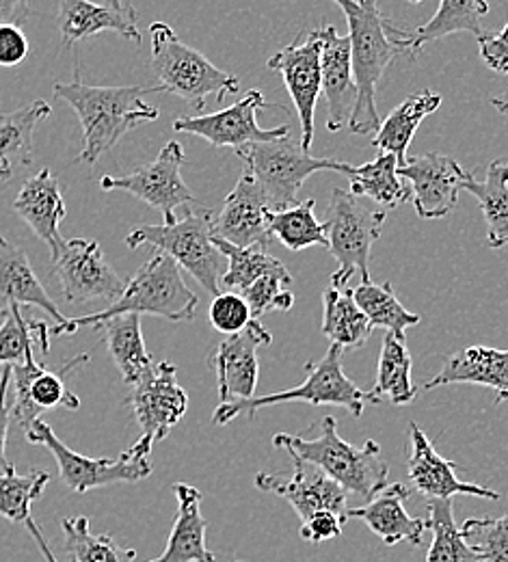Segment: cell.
I'll return each mask as SVG.
<instances>
[{
  "mask_svg": "<svg viewBox=\"0 0 508 562\" xmlns=\"http://www.w3.org/2000/svg\"><path fill=\"white\" fill-rule=\"evenodd\" d=\"M160 93V87H93L80 80L78 66L72 82L55 85V95L68 102L82 128V151L78 162L95 165L100 156L111 151L137 124L154 122L160 111L147 104V93Z\"/></svg>",
  "mask_w": 508,
  "mask_h": 562,
  "instance_id": "cell-1",
  "label": "cell"
},
{
  "mask_svg": "<svg viewBox=\"0 0 508 562\" xmlns=\"http://www.w3.org/2000/svg\"><path fill=\"white\" fill-rule=\"evenodd\" d=\"M197 305L200 299L187 285L178 262L167 254L154 251L139 273L126 281V288L115 303L106 305L102 312L55 325L50 336H72L80 327H95L120 314H149L171 323H189L195 318Z\"/></svg>",
  "mask_w": 508,
  "mask_h": 562,
  "instance_id": "cell-2",
  "label": "cell"
},
{
  "mask_svg": "<svg viewBox=\"0 0 508 562\" xmlns=\"http://www.w3.org/2000/svg\"><path fill=\"white\" fill-rule=\"evenodd\" d=\"M336 424L334 416H325L316 439L278 432L273 437V446L316 465L345 492L372 499L387 487L390 476V465L381 457V446L368 439L362 448H355L338 435Z\"/></svg>",
  "mask_w": 508,
  "mask_h": 562,
  "instance_id": "cell-3",
  "label": "cell"
},
{
  "mask_svg": "<svg viewBox=\"0 0 508 562\" xmlns=\"http://www.w3.org/2000/svg\"><path fill=\"white\" fill-rule=\"evenodd\" d=\"M353 80L358 87V102L349 120L355 135L379 133L381 117L376 109V87L396 55L405 50L390 37L387 22L379 9V0H358V7L347 13Z\"/></svg>",
  "mask_w": 508,
  "mask_h": 562,
  "instance_id": "cell-4",
  "label": "cell"
},
{
  "mask_svg": "<svg viewBox=\"0 0 508 562\" xmlns=\"http://www.w3.org/2000/svg\"><path fill=\"white\" fill-rule=\"evenodd\" d=\"M149 40L151 70L158 78L160 93L178 95L195 111H204L211 95L221 102L225 95L238 93V76L221 70L200 50L184 44L167 22H154Z\"/></svg>",
  "mask_w": 508,
  "mask_h": 562,
  "instance_id": "cell-5",
  "label": "cell"
},
{
  "mask_svg": "<svg viewBox=\"0 0 508 562\" xmlns=\"http://www.w3.org/2000/svg\"><path fill=\"white\" fill-rule=\"evenodd\" d=\"M213 209L189 206L184 216L173 223L162 225H139L126 236L128 249H139L144 245L167 254L178 262L180 269L189 271L204 290L213 296L221 294L223 278V256L213 243Z\"/></svg>",
  "mask_w": 508,
  "mask_h": 562,
  "instance_id": "cell-6",
  "label": "cell"
},
{
  "mask_svg": "<svg viewBox=\"0 0 508 562\" xmlns=\"http://www.w3.org/2000/svg\"><path fill=\"white\" fill-rule=\"evenodd\" d=\"M342 355H345L342 347L331 345L329 351L325 352L318 361L307 363V379L298 387L267 394V396H253L249 401L234 403V405H218L213 422L217 426H225L236 420L238 416H247L253 420L260 409L292 403V401H303L314 407H320V405L342 407L353 418H362L365 407L379 405V401L372 396L370 390L365 392L345 374Z\"/></svg>",
  "mask_w": 508,
  "mask_h": 562,
  "instance_id": "cell-7",
  "label": "cell"
},
{
  "mask_svg": "<svg viewBox=\"0 0 508 562\" xmlns=\"http://www.w3.org/2000/svg\"><path fill=\"white\" fill-rule=\"evenodd\" d=\"M24 437L29 443L44 446L53 454L64 485L74 493H89L117 483H139L151 474L149 457L154 443L146 437H139L117 459H91L76 452L42 418L24 430Z\"/></svg>",
  "mask_w": 508,
  "mask_h": 562,
  "instance_id": "cell-8",
  "label": "cell"
},
{
  "mask_svg": "<svg viewBox=\"0 0 508 562\" xmlns=\"http://www.w3.org/2000/svg\"><path fill=\"white\" fill-rule=\"evenodd\" d=\"M245 171L253 176L269 198L273 211H286L296 204L303 182L318 171H338L349 176L353 165L334 158H314L291 139L249 143L236 149Z\"/></svg>",
  "mask_w": 508,
  "mask_h": 562,
  "instance_id": "cell-9",
  "label": "cell"
},
{
  "mask_svg": "<svg viewBox=\"0 0 508 562\" xmlns=\"http://www.w3.org/2000/svg\"><path fill=\"white\" fill-rule=\"evenodd\" d=\"M385 218V211L363 206L353 193L345 189L331 191L325 225L329 251L338 262V269L331 273L334 288H345L355 273L362 276V281H372L370 251L372 245L381 238Z\"/></svg>",
  "mask_w": 508,
  "mask_h": 562,
  "instance_id": "cell-10",
  "label": "cell"
},
{
  "mask_svg": "<svg viewBox=\"0 0 508 562\" xmlns=\"http://www.w3.org/2000/svg\"><path fill=\"white\" fill-rule=\"evenodd\" d=\"M187 156L178 140H169L154 162L135 169L128 176H104L100 180L102 191H124L147 206L162 212L165 223H173L178 209L195 204V195L182 180V165Z\"/></svg>",
  "mask_w": 508,
  "mask_h": 562,
  "instance_id": "cell-11",
  "label": "cell"
},
{
  "mask_svg": "<svg viewBox=\"0 0 508 562\" xmlns=\"http://www.w3.org/2000/svg\"><path fill=\"white\" fill-rule=\"evenodd\" d=\"M323 29H309L296 35L291 46L275 53L267 66L269 70L282 74L286 89L291 93L292 104L298 113L303 151L312 149L314 143V120L316 104L323 93Z\"/></svg>",
  "mask_w": 508,
  "mask_h": 562,
  "instance_id": "cell-12",
  "label": "cell"
},
{
  "mask_svg": "<svg viewBox=\"0 0 508 562\" xmlns=\"http://www.w3.org/2000/svg\"><path fill=\"white\" fill-rule=\"evenodd\" d=\"M262 109H275V104L267 102L258 89H251L225 111L211 113V115L178 117L173 122V131L202 137L213 147H234V149L249 143L291 139V126H280L271 131L258 126L256 115Z\"/></svg>",
  "mask_w": 508,
  "mask_h": 562,
  "instance_id": "cell-13",
  "label": "cell"
},
{
  "mask_svg": "<svg viewBox=\"0 0 508 562\" xmlns=\"http://www.w3.org/2000/svg\"><path fill=\"white\" fill-rule=\"evenodd\" d=\"M50 278H57L61 294L70 305L98 299L111 305L126 288V281L104 260L100 245L84 238L66 240L64 254L53 262Z\"/></svg>",
  "mask_w": 508,
  "mask_h": 562,
  "instance_id": "cell-14",
  "label": "cell"
},
{
  "mask_svg": "<svg viewBox=\"0 0 508 562\" xmlns=\"http://www.w3.org/2000/svg\"><path fill=\"white\" fill-rule=\"evenodd\" d=\"M126 405L142 426V437L154 446L167 439L189 409V396L178 383V368L171 361H156L133 385Z\"/></svg>",
  "mask_w": 508,
  "mask_h": 562,
  "instance_id": "cell-15",
  "label": "cell"
},
{
  "mask_svg": "<svg viewBox=\"0 0 508 562\" xmlns=\"http://www.w3.org/2000/svg\"><path fill=\"white\" fill-rule=\"evenodd\" d=\"M271 342V331L260 321H251L247 329L225 336L215 352H211L208 363L217 376L218 405H234L256 396L260 379L258 349Z\"/></svg>",
  "mask_w": 508,
  "mask_h": 562,
  "instance_id": "cell-16",
  "label": "cell"
},
{
  "mask_svg": "<svg viewBox=\"0 0 508 562\" xmlns=\"http://www.w3.org/2000/svg\"><path fill=\"white\" fill-rule=\"evenodd\" d=\"M271 212L273 206L269 198L258 187L253 176L242 169V176L238 178L234 191L225 198L221 211L213 214V236L240 249H269Z\"/></svg>",
  "mask_w": 508,
  "mask_h": 562,
  "instance_id": "cell-17",
  "label": "cell"
},
{
  "mask_svg": "<svg viewBox=\"0 0 508 562\" xmlns=\"http://www.w3.org/2000/svg\"><path fill=\"white\" fill-rule=\"evenodd\" d=\"M289 457L294 465L291 479H284V474H275V472H260L256 476V487L260 492L275 493L284 497L301 521L323 510L336 513L347 519V510H349L347 492L338 483H334L325 472H320L316 465L303 461L301 457L291 452Z\"/></svg>",
  "mask_w": 508,
  "mask_h": 562,
  "instance_id": "cell-18",
  "label": "cell"
},
{
  "mask_svg": "<svg viewBox=\"0 0 508 562\" xmlns=\"http://www.w3.org/2000/svg\"><path fill=\"white\" fill-rule=\"evenodd\" d=\"M465 173L454 158L437 151L409 158L398 167V176L409 182L420 218H443L454 211Z\"/></svg>",
  "mask_w": 508,
  "mask_h": 562,
  "instance_id": "cell-19",
  "label": "cell"
},
{
  "mask_svg": "<svg viewBox=\"0 0 508 562\" xmlns=\"http://www.w3.org/2000/svg\"><path fill=\"white\" fill-rule=\"evenodd\" d=\"M407 470L414 490L429 499H452L454 495H474L485 499H500V493L474 483H465L456 476L459 465L443 459L420 424L409 422L407 428Z\"/></svg>",
  "mask_w": 508,
  "mask_h": 562,
  "instance_id": "cell-20",
  "label": "cell"
},
{
  "mask_svg": "<svg viewBox=\"0 0 508 562\" xmlns=\"http://www.w3.org/2000/svg\"><path fill=\"white\" fill-rule=\"evenodd\" d=\"M59 31L66 48L98 33H117L133 44H142L139 13L131 0H61Z\"/></svg>",
  "mask_w": 508,
  "mask_h": 562,
  "instance_id": "cell-21",
  "label": "cell"
},
{
  "mask_svg": "<svg viewBox=\"0 0 508 562\" xmlns=\"http://www.w3.org/2000/svg\"><path fill=\"white\" fill-rule=\"evenodd\" d=\"M13 379V405L11 418L26 430L31 424L42 418L44 412L68 407L78 409L80 401L66 387L64 374L46 370L35 361V352L29 355L22 363L11 366Z\"/></svg>",
  "mask_w": 508,
  "mask_h": 562,
  "instance_id": "cell-22",
  "label": "cell"
},
{
  "mask_svg": "<svg viewBox=\"0 0 508 562\" xmlns=\"http://www.w3.org/2000/svg\"><path fill=\"white\" fill-rule=\"evenodd\" d=\"M13 211L33 229V234L46 243L50 249V260L55 262L66 247L59 234L61 221L68 216L66 200L59 180L50 169H42L37 176L29 178L13 200Z\"/></svg>",
  "mask_w": 508,
  "mask_h": 562,
  "instance_id": "cell-23",
  "label": "cell"
},
{
  "mask_svg": "<svg viewBox=\"0 0 508 562\" xmlns=\"http://www.w3.org/2000/svg\"><path fill=\"white\" fill-rule=\"evenodd\" d=\"M323 95L327 100V131H342L355 109L358 87L353 80L351 40L342 37L336 26L323 24Z\"/></svg>",
  "mask_w": 508,
  "mask_h": 562,
  "instance_id": "cell-24",
  "label": "cell"
},
{
  "mask_svg": "<svg viewBox=\"0 0 508 562\" xmlns=\"http://www.w3.org/2000/svg\"><path fill=\"white\" fill-rule=\"evenodd\" d=\"M409 495L411 490L407 485L394 483L368 499L365 506L349 508L347 519H360L390 548L403 541L418 548L425 541L429 524L427 519H416L407 513L405 502Z\"/></svg>",
  "mask_w": 508,
  "mask_h": 562,
  "instance_id": "cell-25",
  "label": "cell"
},
{
  "mask_svg": "<svg viewBox=\"0 0 508 562\" xmlns=\"http://www.w3.org/2000/svg\"><path fill=\"white\" fill-rule=\"evenodd\" d=\"M489 13L487 0H441L436 15L418 29H400L387 22L390 37L409 55H418L425 44L439 42L454 33L483 35V18Z\"/></svg>",
  "mask_w": 508,
  "mask_h": 562,
  "instance_id": "cell-26",
  "label": "cell"
},
{
  "mask_svg": "<svg viewBox=\"0 0 508 562\" xmlns=\"http://www.w3.org/2000/svg\"><path fill=\"white\" fill-rule=\"evenodd\" d=\"M474 383L496 390V405L508 403V349L472 347L454 352L445 359L443 368L425 385V390H437L443 385Z\"/></svg>",
  "mask_w": 508,
  "mask_h": 562,
  "instance_id": "cell-27",
  "label": "cell"
},
{
  "mask_svg": "<svg viewBox=\"0 0 508 562\" xmlns=\"http://www.w3.org/2000/svg\"><path fill=\"white\" fill-rule=\"evenodd\" d=\"M173 493L178 513L167 548L158 559L147 562H217L206 546L208 521L202 515V492L187 483H176Z\"/></svg>",
  "mask_w": 508,
  "mask_h": 562,
  "instance_id": "cell-28",
  "label": "cell"
},
{
  "mask_svg": "<svg viewBox=\"0 0 508 562\" xmlns=\"http://www.w3.org/2000/svg\"><path fill=\"white\" fill-rule=\"evenodd\" d=\"M13 305L39 307L53 316L55 325L68 321L46 292L44 283L37 280L26 251L4 240L0 245V314Z\"/></svg>",
  "mask_w": 508,
  "mask_h": 562,
  "instance_id": "cell-29",
  "label": "cell"
},
{
  "mask_svg": "<svg viewBox=\"0 0 508 562\" xmlns=\"http://www.w3.org/2000/svg\"><path fill=\"white\" fill-rule=\"evenodd\" d=\"M53 113L46 100H35L0 115V182H9L15 167H29L35 151V128Z\"/></svg>",
  "mask_w": 508,
  "mask_h": 562,
  "instance_id": "cell-30",
  "label": "cell"
},
{
  "mask_svg": "<svg viewBox=\"0 0 508 562\" xmlns=\"http://www.w3.org/2000/svg\"><path fill=\"white\" fill-rule=\"evenodd\" d=\"M441 106V95L422 89L411 93L403 104H398L385 122H381V128L376 137L372 139V147L381 149L383 154H394L398 158V167L409 160L407 149L411 145V139L418 131V126Z\"/></svg>",
  "mask_w": 508,
  "mask_h": 562,
  "instance_id": "cell-31",
  "label": "cell"
},
{
  "mask_svg": "<svg viewBox=\"0 0 508 562\" xmlns=\"http://www.w3.org/2000/svg\"><path fill=\"white\" fill-rule=\"evenodd\" d=\"M93 329L104 334L109 355L113 357L124 383L131 387L144 379L147 370L156 363L147 352L139 314H120L106 323L95 325Z\"/></svg>",
  "mask_w": 508,
  "mask_h": 562,
  "instance_id": "cell-32",
  "label": "cell"
},
{
  "mask_svg": "<svg viewBox=\"0 0 508 562\" xmlns=\"http://www.w3.org/2000/svg\"><path fill=\"white\" fill-rule=\"evenodd\" d=\"M461 191L472 193L485 214L487 245L503 249L508 245V158H496L487 167V178L476 182L474 171H467Z\"/></svg>",
  "mask_w": 508,
  "mask_h": 562,
  "instance_id": "cell-33",
  "label": "cell"
},
{
  "mask_svg": "<svg viewBox=\"0 0 508 562\" xmlns=\"http://www.w3.org/2000/svg\"><path fill=\"white\" fill-rule=\"evenodd\" d=\"M323 334L345 351H358L368 342L372 325L353 299L351 288L329 285L323 292Z\"/></svg>",
  "mask_w": 508,
  "mask_h": 562,
  "instance_id": "cell-34",
  "label": "cell"
},
{
  "mask_svg": "<svg viewBox=\"0 0 508 562\" xmlns=\"http://www.w3.org/2000/svg\"><path fill=\"white\" fill-rule=\"evenodd\" d=\"M351 180V193L355 198H368L385 209H396L411 202V189L398 176V158L383 154L372 162L353 167L347 176Z\"/></svg>",
  "mask_w": 508,
  "mask_h": 562,
  "instance_id": "cell-35",
  "label": "cell"
},
{
  "mask_svg": "<svg viewBox=\"0 0 508 562\" xmlns=\"http://www.w3.org/2000/svg\"><path fill=\"white\" fill-rule=\"evenodd\" d=\"M370 392L379 403L387 398L396 407L409 405L416 398L418 387L411 381V352L407 349L405 338L385 334L379 357L376 383Z\"/></svg>",
  "mask_w": 508,
  "mask_h": 562,
  "instance_id": "cell-36",
  "label": "cell"
},
{
  "mask_svg": "<svg viewBox=\"0 0 508 562\" xmlns=\"http://www.w3.org/2000/svg\"><path fill=\"white\" fill-rule=\"evenodd\" d=\"M50 327L44 321L31 318L20 310V305L2 312L0 325V363L15 366L22 363L35 349L50 351Z\"/></svg>",
  "mask_w": 508,
  "mask_h": 562,
  "instance_id": "cell-37",
  "label": "cell"
},
{
  "mask_svg": "<svg viewBox=\"0 0 508 562\" xmlns=\"http://www.w3.org/2000/svg\"><path fill=\"white\" fill-rule=\"evenodd\" d=\"M353 299L358 307L365 314L370 321L372 329L381 327L387 329V334H394L396 338H405V331L409 327L420 325V316L405 310L403 303L396 299L394 288L390 281L385 283H372V281H362L353 290Z\"/></svg>",
  "mask_w": 508,
  "mask_h": 562,
  "instance_id": "cell-38",
  "label": "cell"
},
{
  "mask_svg": "<svg viewBox=\"0 0 508 562\" xmlns=\"http://www.w3.org/2000/svg\"><path fill=\"white\" fill-rule=\"evenodd\" d=\"M213 243L221 251V256L227 260V269L221 278V285H225L227 290H236L242 292L245 288L253 285L256 281L267 278V276H291L289 269L284 267V262H280L278 258H273L271 254H267V249L262 247H234L225 240H221L217 236H213Z\"/></svg>",
  "mask_w": 508,
  "mask_h": 562,
  "instance_id": "cell-39",
  "label": "cell"
},
{
  "mask_svg": "<svg viewBox=\"0 0 508 562\" xmlns=\"http://www.w3.org/2000/svg\"><path fill=\"white\" fill-rule=\"evenodd\" d=\"M66 552L74 562H137L133 548L120 546L111 535H93L89 517H64Z\"/></svg>",
  "mask_w": 508,
  "mask_h": 562,
  "instance_id": "cell-40",
  "label": "cell"
},
{
  "mask_svg": "<svg viewBox=\"0 0 508 562\" xmlns=\"http://www.w3.org/2000/svg\"><path fill=\"white\" fill-rule=\"evenodd\" d=\"M314 206H316V200L309 198L305 202H296L286 211L271 212L269 216L271 238H278L291 251H303L314 245L329 247L327 225L316 221Z\"/></svg>",
  "mask_w": 508,
  "mask_h": 562,
  "instance_id": "cell-41",
  "label": "cell"
},
{
  "mask_svg": "<svg viewBox=\"0 0 508 562\" xmlns=\"http://www.w3.org/2000/svg\"><path fill=\"white\" fill-rule=\"evenodd\" d=\"M427 524L433 532L427 562H483L481 554L467 543L463 530L454 524L452 499H429Z\"/></svg>",
  "mask_w": 508,
  "mask_h": 562,
  "instance_id": "cell-42",
  "label": "cell"
},
{
  "mask_svg": "<svg viewBox=\"0 0 508 562\" xmlns=\"http://www.w3.org/2000/svg\"><path fill=\"white\" fill-rule=\"evenodd\" d=\"M50 474L44 470L18 476L15 468L0 472V517L11 524H26L31 519L33 504L42 497Z\"/></svg>",
  "mask_w": 508,
  "mask_h": 562,
  "instance_id": "cell-43",
  "label": "cell"
},
{
  "mask_svg": "<svg viewBox=\"0 0 508 562\" xmlns=\"http://www.w3.org/2000/svg\"><path fill=\"white\" fill-rule=\"evenodd\" d=\"M461 530L483 562H508V510L500 519H467Z\"/></svg>",
  "mask_w": 508,
  "mask_h": 562,
  "instance_id": "cell-44",
  "label": "cell"
},
{
  "mask_svg": "<svg viewBox=\"0 0 508 562\" xmlns=\"http://www.w3.org/2000/svg\"><path fill=\"white\" fill-rule=\"evenodd\" d=\"M208 321L223 336H236L253 321L249 303L238 292H221L208 310Z\"/></svg>",
  "mask_w": 508,
  "mask_h": 562,
  "instance_id": "cell-45",
  "label": "cell"
},
{
  "mask_svg": "<svg viewBox=\"0 0 508 562\" xmlns=\"http://www.w3.org/2000/svg\"><path fill=\"white\" fill-rule=\"evenodd\" d=\"M291 276H267L262 280L256 281L253 285L245 288L242 292H238L247 303H249V310H251V316L253 321H260L267 312L273 310V303H275V296L284 290L282 285H291Z\"/></svg>",
  "mask_w": 508,
  "mask_h": 562,
  "instance_id": "cell-46",
  "label": "cell"
},
{
  "mask_svg": "<svg viewBox=\"0 0 508 562\" xmlns=\"http://www.w3.org/2000/svg\"><path fill=\"white\" fill-rule=\"evenodd\" d=\"M345 524H347V519L336 513H329V510L316 513L309 519L301 521V539L309 541L314 546H320L325 541L338 539L342 535Z\"/></svg>",
  "mask_w": 508,
  "mask_h": 562,
  "instance_id": "cell-47",
  "label": "cell"
},
{
  "mask_svg": "<svg viewBox=\"0 0 508 562\" xmlns=\"http://www.w3.org/2000/svg\"><path fill=\"white\" fill-rule=\"evenodd\" d=\"M29 57V40L22 26L0 24V68H15Z\"/></svg>",
  "mask_w": 508,
  "mask_h": 562,
  "instance_id": "cell-48",
  "label": "cell"
},
{
  "mask_svg": "<svg viewBox=\"0 0 508 562\" xmlns=\"http://www.w3.org/2000/svg\"><path fill=\"white\" fill-rule=\"evenodd\" d=\"M478 53L489 70L508 74V22L500 33L478 37Z\"/></svg>",
  "mask_w": 508,
  "mask_h": 562,
  "instance_id": "cell-49",
  "label": "cell"
},
{
  "mask_svg": "<svg viewBox=\"0 0 508 562\" xmlns=\"http://www.w3.org/2000/svg\"><path fill=\"white\" fill-rule=\"evenodd\" d=\"M9 385H11V366L0 370V472L11 470L13 465L7 459V435L11 422V405H9Z\"/></svg>",
  "mask_w": 508,
  "mask_h": 562,
  "instance_id": "cell-50",
  "label": "cell"
},
{
  "mask_svg": "<svg viewBox=\"0 0 508 562\" xmlns=\"http://www.w3.org/2000/svg\"><path fill=\"white\" fill-rule=\"evenodd\" d=\"M31 15L29 0H0V24H26Z\"/></svg>",
  "mask_w": 508,
  "mask_h": 562,
  "instance_id": "cell-51",
  "label": "cell"
},
{
  "mask_svg": "<svg viewBox=\"0 0 508 562\" xmlns=\"http://www.w3.org/2000/svg\"><path fill=\"white\" fill-rule=\"evenodd\" d=\"M26 528H29V532H31V537H33V541L39 546V552H42V557H44V561L46 562H59L55 559V554H53V550H50V546H48V541H46V537H44V532H42V528L33 521V519H29L26 521Z\"/></svg>",
  "mask_w": 508,
  "mask_h": 562,
  "instance_id": "cell-52",
  "label": "cell"
},
{
  "mask_svg": "<svg viewBox=\"0 0 508 562\" xmlns=\"http://www.w3.org/2000/svg\"><path fill=\"white\" fill-rule=\"evenodd\" d=\"M292 305H294V294H292L291 290H282V292L275 296L273 310H278V312H289Z\"/></svg>",
  "mask_w": 508,
  "mask_h": 562,
  "instance_id": "cell-53",
  "label": "cell"
},
{
  "mask_svg": "<svg viewBox=\"0 0 508 562\" xmlns=\"http://www.w3.org/2000/svg\"><path fill=\"white\" fill-rule=\"evenodd\" d=\"M492 106H494V109H498L505 117H508V89H505L500 95L492 98Z\"/></svg>",
  "mask_w": 508,
  "mask_h": 562,
  "instance_id": "cell-54",
  "label": "cell"
},
{
  "mask_svg": "<svg viewBox=\"0 0 508 562\" xmlns=\"http://www.w3.org/2000/svg\"><path fill=\"white\" fill-rule=\"evenodd\" d=\"M336 4H340V9L345 11V13H349V11H353L355 7H358V0H334Z\"/></svg>",
  "mask_w": 508,
  "mask_h": 562,
  "instance_id": "cell-55",
  "label": "cell"
},
{
  "mask_svg": "<svg viewBox=\"0 0 508 562\" xmlns=\"http://www.w3.org/2000/svg\"><path fill=\"white\" fill-rule=\"evenodd\" d=\"M409 2H422V0H409Z\"/></svg>",
  "mask_w": 508,
  "mask_h": 562,
  "instance_id": "cell-56",
  "label": "cell"
},
{
  "mask_svg": "<svg viewBox=\"0 0 508 562\" xmlns=\"http://www.w3.org/2000/svg\"><path fill=\"white\" fill-rule=\"evenodd\" d=\"M2 243H4V238H2V236H0V245H2Z\"/></svg>",
  "mask_w": 508,
  "mask_h": 562,
  "instance_id": "cell-57",
  "label": "cell"
},
{
  "mask_svg": "<svg viewBox=\"0 0 508 562\" xmlns=\"http://www.w3.org/2000/svg\"><path fill=\"white\" fill-rule=\"evenodd\" d=\"M236 562H242V561H236Z\"/></svg>",
  "mask_w": 508,
  "mask_h": 562,
  "instance_id": "cell-58",
  "label": "cell"
}]
</instances>
